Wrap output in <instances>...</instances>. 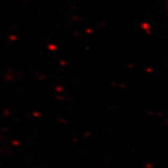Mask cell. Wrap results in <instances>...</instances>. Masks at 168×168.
Here are the masks:
<instances>
[]
</instances>
